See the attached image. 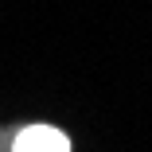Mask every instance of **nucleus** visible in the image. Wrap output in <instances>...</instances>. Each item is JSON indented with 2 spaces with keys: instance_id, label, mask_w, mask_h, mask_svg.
Returning a JSON list of instances; mask_svg holds the SVG:
<instances>
[{
  "instance_id": "f257e3e1",
  "label": "nucleus",
  "mask_w": 152,
  "mask_h": 152,
  "mask_svg": "<svg viewBox=\"0 0 152 152\" xmlns=\"http://www.w3.org/2000/svg\"><path fill=\"white\" fill-rule=\"evenodd\" d=\"M12 152H70V140H66V133H58L55 125H27L16 137Z\"/></svg>"
}]
</instances>
